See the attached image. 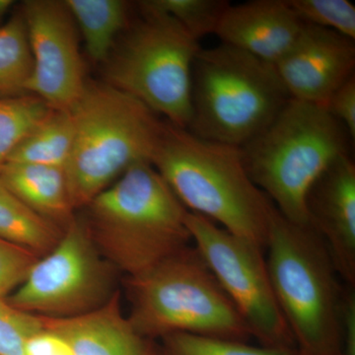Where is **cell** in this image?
<instances>
[{
  "label": "cell",
  "mask_w": 355,
  "mask_h": 355,
  "mask_svg": "<svg viewBox=\"0 0 355 355\" xmlns=\"http://www.w3.org/2000/svg\"><path fill=\"white\" fill-rule=\"evenodd\" d=\"M304 24L333 30L355 40V6L347 0H287Z\"/></svg>",
  "instance_id": "obj_24"
},
{
  "label": "cell",
  "mask_w": 355,
  "mask_h": 355,
  "mask_svg": "<svg viewBox=\"0 0 355 355\" xmlns=\"http://www.w3.org/2000/svg\"><path fill=\"white\" fill-rule=\"evenodd\" d=\"M275 67L292 99L326 107L336 89L354 76V40L305 24Z\"/></svg>",
  "instance_id": "obj_12"
},
{
  "label": "cell",
  "mask_w": 355,
  "mask_h": 355,
  "mask_svg": "<svg viewBox=\"0 0 355 355\" xmlns=\"http://www.w3.org/2000/svg\"><path fill=\"white\" fill-rule=\"evenodd\" d=\"M230 2L225 0H144L139 8L169 16L190 33L197 41L216 34L224 11Z\"/></svg>",
  "instance_id": "obj_22"
},
{
  "label": "cell",
  "mask_w": 355,
  "mask_h": 355,
  "mask_svg": "<svg viewBox=\"0 0 355 355\" xmlns=\"http://www.w3.org/2000/svg\"><path fill=\"white\" fill-rule=\"evenodd\" d=\"M287 0L229 4L217 26L222 44L275 65L291 50L304 27Z\"/></svg>",
  "instance_id": "obj_14"
},
{
  "label": "cell",
  "mask_w": 355,
  "mask_h": 355,
  "mask_svg": "<svg viewBox=\"0 0 355 355\" xmlns=\"http://www.w3.org/2000/svg\"><path fill=\"white\" fill-rule=\"evenodd\" d=\"M151 164L189 212L265 249L275 207L248 174L240 147L164 121Z\"/></svg>",
  "instance_id": "obj_1"
},
{
  "label": "cell",
  "mask_w": 355,
  "mask_h": 355,
  "mask_svg": "<svg viewBox=\"0 0 355 355\" xmlns=\"http://www.w3.org/2000/svg\"><path fill=\"white\" fill-rule=\"evenodd\" d=\"M83 209L81 217L98 251L127 279L191 243L188 210L149 162L132 166Z\"/></svg>",
  "instance_id": "obj_2"
},
{
  "label": "cell",
  "mask_w": 355,
  "mask_h": 355,
  "mask_svg": "<svg viewBox=\"0 0 355 355\" xmlns=\"http://www.w3.org/2000/svg\"><path fill=\"white\" fill-rule=\"evenodd\" d=\"M130 323L146 338L191 334L249 342V328L193 246L127 279Z\"/></svg>",
  "instance_id": "obj_7"
},
{
  "label": "cell",
  "mask_w": 355,
  "mask_h": 355,
  "mask_svg": "<svg viewBox=\"0 0 355 355\" xmlns=\"http://www.w3.org/2000/svg\"><path fill=\"white\" fill-rule=\"evenodd\" d=\"M293 355H321V354H308V352H300V350H298L297 349H296L295 354H294Z\"/></svg>",
  "instance_id": "obj_31"
},
{
  "label": "cell",
  "mask_w": 355,
  "mask_h": 355,
  "mask_svg": "<svg viewBox=\"0 0 355 355\" xmlns=\"http://www.w3.org/2000/svg\"><path fill=\"white\" fill-rule=\"evenodd\" d=\"M74 140L64 171L74 209L85 207L132 166L151 163L164 121L106 83H86L69 110Z\"/></svg>",
  "instance_id": "obj_4"
},
{
  "label": "cell",
  "mask_w": 355,
  "mask_h": 355,
  "mask_svg": "<svg viewBox=\"0 0 355 355\" xmlns=\"http://www.w3.org/2000/svg\"><path fill=\"white\" fill-rule=\"evenodd\" d=\"M291 99L275 65L225 44L202 48L191 72L188 130L202 139L241 147Z\"/></svg>",
  "instance_id": "obj_6"
},
{
  "label": "cell",
  "mask_w": 355,
  "mask_h": 355,
  "mask_svg": "<svg viewBox=\"0 0 355 355\" xmlns=\"http://www.w3.org/2000/svg\"><path fill=\"white\" fill-rule=\"evenodd\" d=\"M26 355H74V352L65 338L44 326L28 340Z\"/></svg>",
  "instance_id": "obj_29"
},
{
  "label": "cell",
  "mask_w": 355,
  "mask_h": 355,
  "mask_svg": "<svg viewBox=\"0 0 355 355\" xmlns=\"http://www.w3.org/2000/svg\"><path fill=\"white\" fill-rule=\"evenodd\" d=\"M116 272L98 251L83 217L76 216L58 244L38 259L6 300L44 319L83 316L107 304L118 292Z\"/></svg>",
  "instance_id": "obj_9"
},
{
  "label": "cell",
  "mask_w": 355,
  "mask_h": 355,
  "mask_svg": "<svg viewBox=\"0 0 355 355\" xmlns=\"http://www.w3.org/2000/svg\"><path fill=\"white\" fill-rule=\"evenodd\" d=\"M263 250L296 349L342 355L338 315L345 284L321 238L310 226L287 220L275 207Z\"/></svg>",
  "instance_id": "obj_5"
},
{
  "label": "cell",
  "mask_w": 355,
  "mask_h": 355,
  "mask_svg": "<svg viewBox=\"0 0 355 355\" xmlns=\"http://www.w3.org/2000/svg\"><path fill=\"white\" fill-rule=\"evenodd\" d=\"M51 110L43 100L32 94L0 98V167L21 140Z\"/></svg>",
  "instance_id": "obj_21"
},
{
  "label": "cell",
  "mask_w": 355,
  "mask_h": 355,
  "mask_svg": "<svg viewBox=\"0 0 355 355\" xmlns=\"http://www.w3.org/2000/svg\"><path fill=\"white\" fill-rule=\"evenodd\" d=\"M191 243L261 345L296 349L275 298L265 250L189 212Z\"/></svg>",
  "instance_id": "obj_10"
},
{
  "label": "cell",
  "mask_w": 355,
  "mask_h": 355,
  "mask_svg": "<svg viewBox=\"0 0 355 355\" xmlns=\"http://www.w3.org/2000/svg\"><path fill=\"white\" fill-rule=\"evenodd\" d=\"M12 0H0V26L4 24V19L13 6Z\"/></svg>",
  "instance_id": "obj_30"
},
{
  "label": "cell",
  "mask_w": 355,
  "mask_h": 355,
  "mask_svg": "<svg viewBox=\"0 0 355 355\" xmlns=\"http://www.w3.org/2000/svg\"><path fill=\"white\" fill-rule=\"evenodd\" d=\"M64 230L35 214L0 180V238L41 258L62 237Z\"/></svg>",
  "instance_id": "obj_19"
},
{
  "label": "cell",
  "mask_w": 355,
  "mask_h": 355,
  "mask_svg": "<svg viewBox=\"0 0 355 355\" xmlns=\"http://www.w3.org/2000/svg\"><path fill=\"white\" fill-rule=\"evenodd\" d=\"M21 12L33 60L27 93L51 109L69 111L88 80L76 21L65 2L58 0H29Z\"/></svg>",
  "instance_id": "obj_11"
},
{
  "label": "cell",
  "mask_w": 355,
  "mask_h": 355,
  "mask_svg": "<svg viewBox=\"0 0 355 355\" xmlns=\"http://www.w3.org/2000/svg\"><path fill=\"white\" fill-rule=\"evenodd\" d=\"M355 287L345 284L343 289L338 330L342 355H355Z\"/></svg>",
  "instance_id": "obj_28"
},
{
  "label": "cell",
  "mask_w": 355,
  "mask_h": 355,
  "mask_svg": "<svg viewBox=\"0 0 355 355\" xmlns=\"http://www.w3.org/2000/svg\"><path fill=\"white\" fill-rule=\"evenodd\" d=\"M33 60L22 12L0 26V98L28 94Z\"/></svg>",
  "instance_id": "obj_20"
},
{
  "label": "cell",
  "mask_w": 355,
  "mask_h": 355,
  "mask_svg": "<svg viewBox=\"0 0 355 355\" xmlns=\"http://www.w3.org/2000/svg\"><path fill=\"white\" fill-rule=\"evenodd\" d=\"M349 132L328 110L291 99L268 127L240 147L252 181L287 220L308 225L313 184L349 154Z\"/></svg>",
  "instance_id": "obj_3"
},
{
  "label": "cell",
  "mask_w": 355,
  "mask_h": 355,
  "mask_svg": "<svg viewBox=\"0 0 355 355\" xmlns=\"http://www.w3.org/2000/svg\"><path fill=\"white\" fill-rule=\"evenodd\" d=\"M162 350L158 355H293L292 347L252 345L242 340L214 336L174 334L161 338Z\"/></svg>",
  "instance_id": "obj_23"
},
{
  "label": "cell",
  "mask_w": 355,
  "mask_h": 355,
  "mask_svg": "<svg viewBox=\"0 0 355 355\" xmlns=\"http://www.w3.org/2000/svg\"><path fill=\"white\" fill-rule=\"evenodd\" d=\"M0 180L35 214L62 230L76 216L64 168L6 162Z\"/></svg>",
  "instance_id": "obj_16"
},
{
  "label": "cell",
  "mask_w": 355,
  "mask_h": 355,
  "mask_svg": "<svg viewBox=\"0 0 355 355\" xmlns=\"http://www.w3.org/2000/svg\"><path fill=\"white\" fill-rule=\"evenodd\" d=\"M40 257L0 238V299L21 286Z\"/></svg>",
  "instance_id": "obj_26"
},
{
  "label": "cell",
  "mask_w": 355,
  "mask_h": 355,
  "mask_svg": "<svg viewBox=\"0 0 355 355\" xmlns=\"http://www.w3.org/2000/svg\"><path fill=\"white\" fill-rule=\"evenodd\" d=\"M83 37L86 53L104 64L128 25V3L123 0H64Z\"/></svg>",
  "instance_id": "obj_17"
},
{
  "label": "cell",
  "mask_w": 355,
  "mask_h": 355,
  "mask_svg": "<svg viewBox=\"0 0 355 355\" xmlns=\"http://www.w3.org/2000/svg\"><path fill=\"white\" fill-rule=\"evenodd\" d=\"M43 319L46 328L67 340L74 355H158L123 313L119 291L107 304L83 316Z\"/></svg>",
  "instance_id": "obj_15"
},
{
  "label": "cell",
  "mask_w": 355,
  "mask_h": 355,
  "mask_svg": "<svg viewBox=\"0 0 355 355\" xmlns=\"http://www.w3.org/2000/svg\"><path fill=\"white\" fill-rule=\"evenodd\" d=\"M74 140L69 111L51 110L14 148L6 162L30 163L65 168Z\"/></svg>",
  "instance_id": "obj_18"
},
{
  "label": "cell",
  "mask_w": 355,
  "mask_h": 355,
  "mask_svg": "<svg viewBox=\"0 0 355 355\" xmlns=\"http://www.w3.org/2000/svg\"><path fill=\"white\" fill-rule=\"evenodd\" d=\"M329 113L340 121L349 132L350 139H355V76L350 77L331 96L326 107Z\"/></svg>",
  "instance_id": "obj_27"
},
{
  "label": "cell",
  "mask_w": 355,
  "mask_h": 355,
  "mask_svg": "<svg viewBox=\"0 0 355 355\" xmlns=\"http://www.w3.org/2000/svg\"><path fill=\"white\" fill-rule=\"evenodd\" d=\"M104 64V83L132 96L168 123L188 128L191 72L200 46L177 21L139 8Z\"/></svg>",
  "instance_id": "obj_8"
},
{
  "label": "cell",
  "mask_w": 355,
  "mask_h": 355,
  "mask_svg": "<svg viewBox=\"0 0 355 355\" xmlns=\"http://www.w3.org/2000/svg\"><path fill=\"white\" fill-rule=\"evenodd\" d=\"M44 327L43 318L0 299V355H26L28 340Z\"/></svg>",
  "instance_id": "obj_25"
},
{
  "label": "cell",
  "mask_w": 355,
  "mask_h": 355,
  "mask_svg": "<svg viewBox=\"0 0 355 355\" xmlns=\"http://www.w3.org/2000/svg\"><path fill=\"white\" fill-rule=\"evenodd\" d=\"M308 225L321 238L343 284L355 287V164L338 158L313 184Z\"/></svg>",
  "instance_id": "obj_13"
}]
</instances>
